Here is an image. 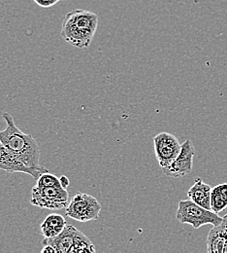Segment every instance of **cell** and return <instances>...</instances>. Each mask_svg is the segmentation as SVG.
Returning a JSON list of instances; mask_svg holds the SVG:
<instances>
[{"mask_svg": "<svg viewBox=\"0 0 227 253\" xmlns=\"http://www.w3.org/2000/svg\"><path fill=\"white\" fill-rule=\"evenodd\" d=\"M212 187L201 178H196L195 184L188 191V197L201 207L211 210Z\"/></svg>", "mask_w": 227, "mask_h": 253, "instance_id": "11", "label": "cell"}, {"mask_svg": "<svg viewBox=\"0 0 227 253\" xmlns=\"http://www.w3.org/2000/svg\"><path fill=\"white\" fill-rule=\"evenodd\" d=\"M99 18L94 12L76 9L63 21L61 35L64 40L78 49L89 48L97 30Z\"/></svg>", "mask_w": 227, "mask_h": 253, "instance_id": "2", "label": "cell"}, {"mask_svg": "<svg viewBox=\"0 0 227 253\" xmlns=\"http://www.w3.org/2000/svg\"><path fill=\"white\" fill-rule=\"evenodd\" d=\"M97 250L90 239L77 229L74 237V243L70 253H96Z\"/></svg>", "mask_w": 227, "mask_h": 253, "instance_id": "14", "label": "cell"}, {"mask_svg": "<svg viewBox=\"0 0 227 253\" xmlns=\"http://www.w3.org/2000/svg\"><path fill=\"white\" fill-rule=\"evenodd\" d=\"M41 253H57V250L52 246V245H48V244H46V245H44V247H43V249H42V251H41Z\"/></svg>", "mask_w": 227, "mask_h": 253, "instance_id": "17", "label": "cell"}, {"mask_svg": "<svg viewBox=\"0 0 227 253\" xmlns=\"http://www.w3.org/2000/svg\"><path fill=\"white\" fill-rule=\"evenodd\" d=\"M60 180H61L62 186H63L65 189H67L68 186L70 185V180H69V178H68L67 176H65V175H62V176L60 177Z\"/></svg>", "mask_w": 227, "mask_h": 253, "instance_id": "18", "label": "cell"}, {"mask_svg": "<svg viewBox=\"0 0 227 253\" xmlns=\"http://www.w3.org/2000/svg\"><path fill=\"white\" fill-rule=\"evenodd\" d=\"M102 210L101 204L92 195L77 193L65 208L66 215L79 222L97 220Z\"/></svg>", "mask_w": 227, "mask_h": 253, "instance_id": "4", "label": "cell"}, {"mask_svg": "<svg viewBox=\"0 0 227 253\" xmlns=\"http://www.w3.org/2000/svg\"><path fill=\"white\" fill-rule=\"evenodd\" d=\"M66 225L67 222L64 216L53 213L48 215L42 223L41 232L45 239H52L61 234Z\"/></svg>", "mask_w": 227, "mask_h": 253, "instance_id": "12", "label": "cell"}, {"mask_svg": "<svg viewBox=\"0 0 227 253\" xmlns=\"http://www.w3.org/2000/svg\"><path fill=\"white\" fill-rule=\"evenodd\" d=\"M227 208V183H221L211 192V210L220 213Z\"/></svg>", "mask_w": 227, "mask_h": 253, "instance_id": "13", "label": "cell"}, {"mask_svg": "<svg viewBox=\"0 0 227 253\" xmlns=\"http://www.w3.org/2000/svg\"><path fill=\"white\" fill-rule=\"evenodd\" d=\"M31 204L41 209L62 210L69 204V194L62 185H35L32 191Z\"/></svg>", "mask_w": 227, "mask_h": 253, "instance_id": "5", "label": "cell"}, {"mask_svg": "<svg viewBox=\"0 0 227 253\" xmlns=\"http://www.w3.org/2000/svg\"><path fill=\"white\" fill-rule=\"evenodd\" d=\"M37 186H55V185H62L61 180L56 175L50 173V171L43 173L37 179Z\"/></svg>", "mask_w": 227, "mask_h": 253, "instance_id": "15", "label": "cell"}, {"mask_svg": "<svg viewBox=\"0 0 227 253\" xmlns=\"http://www.w3.org/2000/svg\"><path fill=\"white\" fill-rule=\"evenodd\" d=\"M154 147L161 168L168 167L179 155L182 144L172 133L161 132L154 136Z\"/></svg>", "mask_w": 227, "mask_h": 253, "instance_id": "6", "label": "cell"}, {"mask_svg": "<svg viewBox=\"0 0 227 253\" xmlns=\"http://www.w3.org/2000/svg\"><path fill=\"white\" fill-rule=\"evenodd\" d=\"M195 148L193 142L187 139L182 143V149L176 159L166 168H163V173L166 176L179 178L190 174L193 171Z\"/></svg>", "mask_w": 227, "mask_h": 253, "instance_id": "7", "label": "cell"}, {"mask_svg": "<svg viewBox=\"0 0 227 253\" xmlns=\"http://www.w3.org/2000/svg\"><path fill=\"white\" fill-rule=\"evenodd\" d=\"M77 228L73 225H66L64 231L52 239H44L43 245H52L58 253H70Z\"/></svg>", "mask_w": 227, "mask_h": 253, "instance_id": "10", "label": "cell"}, {"mask_svg": "<svg viewBox=\"0 0 227 253\" xmlns=\"http://www.w3.org/2000/svg\"><path fill=\"white\" fill-rule=\"evenodd\" d=\"M176 218L182 224L193 226L195 230L208 224L217 226L223 220L218 213L201 207L191 199L179 202Z\"/></svg>", "mask_w": 227, "mask_h": 253, "instance_id": "3", "label": "cell"}, {"mask_svg": "<svg viewBox=\"0 0 227 253\" xmlns=\"http://www.w3.org/2000/svg\"><path fill=\"white\" fill-rule=\"evenodd\" d=\"M0 169L7 171L9 173L22 172L28 175H31L34 179H38L43 173L48 172L49 170L45 167H41L38 169L30 168L26 166L24 163L20 162L15 158L5 147V145L0 140Z\"/></svg>", "mask_w": 227, "mask_h": 253, "instance_id": "8", "label": "cell"}, {"mask_svg": "<svg viewBox=\"0 0 227 253\" xmlns=\"http://www.w3.org/2000/svg\"><path fill=\"white\" fill-rule=\"evenodd\" d=\"M2 117L6 122V127L4 130H0V140L8 151L30 168H41V152L36 139L32 134L23 132L17 126L11 113L4 112Z\"/></svg>", "mask_w": 227, "mask_h": 253, "instance_id": "1", "label": "cell"}, {"mask_svg": "<svg viewBox=\"0 0 227 253\" xmlns=\"http://www.w3.org/2000/svg\"><path fill=\"white\" fill-rule=\"evenodd\" d=\"M64 1H67V0H64Z\"/></svg>", "mask_w": 227, "mask_h": 253, "instance_id": "19", "label": "cell"}, {"mask_svg": "<svg viewBox=\"0 0 227 253\" xmlns=\"http://www.w3.org/2000/svg\"><path fill=\"white\" fill-rule=\"evenodd\" d=\"M207 252L209 253H227V214L222 222L214 226L207 238Z\"/></svg>", "mask_w": 227, "mask_h": 253, "instance_id": "9", "label": "cell"}, {"mask_svg": "<svg viewBox=\"0 0 227 253\" xmlns=\"http://www.w3.org/2000/svg\"><path fill=\"white\" fill-rule=\"evenodd\" d=\"M38 6L43 7V8H50L56 5L60 0H34Z\"/></svg>", "mask_w": 227, "mask_h": 253, "instance_id": "16", "label": "cell"}]
</instances>
